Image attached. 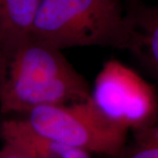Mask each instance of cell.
Masks as SVG:
<instances>
[{"label": "cell", "mask_w": 158, "mask_h": 158, "mask_svg": "<svg viewBox=\"0 0 158 158\" xmlns=\"http://www.w3.org/2000/svg\"><path fill=\"white\" fill-rule=\"evenodd\" d=\"M90 89L55 48L30 37L0 53V112L26 115L35 108L85 101Z\"/></svg>", "instance_id": "6da1fadb"}, {"label": "cell", "mask_w": 158, "mask_h": 158, "mask_svg": "<svg viewBox=\"0 0 158 158\" xmlns=\"http://www.w3.org/2000/svg\"><path fill=\"white\" fill-rule=\"evenodd\" d=\"M128 24L118 0H41L31 37L59 50L126 48Z\"/></svg>", "instance_id": "7a4b0ae2"}, {"label": "cell", "mask_w": 158, "mask_h": 158, "mask_svg": "<svg viewBox=\"0 0 158 158\" xmlns=\"http://www.w3.org/2000/svg\"><path fill=\"white\" fill-rule=\"evenodd\" d=\"M41 135L91 154L116 158L128 132L113 124L88 100L35 108L25 115Z\"/></svg>", "instance_id": "3957f363"}, {"label": "cell", "mask_w": 158, "mask_h": 158, "mask_svg": "<svg viewBox=\"0 0 158 158\" xmlns=\"http://www.w3.org/2000/svg\"><path fill=\"white\" fill-rule=\"evenodd\" d=\"M90 99L106 118L128 133L158 117L156 87L117 60L107 61L102 66Z\"/></svg>", "instance_id": "277c9868"}, {"label": "cell", "mask_w": 158, "mask_h": 158, "mask_svg": "<svg viewBox=\"0 0 158 158\" xmlns=\"http://www.w3.org/2000/svg\"><path fill=\"white\" fill-rule=\"evenodd\" d=\"M2 142L31 158H91L90 153L51 140L35 132L24 118H8L0 124Z\"/></svg>", "instance_id": "5b68a950"}, {"label": "cell", "mask_w": 158, "mask_h": 158, "mask_svg": "<svg viewBox=\"0 0 158 158\" xmlns=\"http://www.w3.org/2000/svg\"><path fill=\"white\" fill-rule=\"evenodd\" d=\"M126 16L129 32L126 49L137 57L158 85V5L137 6Z\"/></svg>", "instance_id": "8992f818"}, {"label": "cell", "mask_w": 158, "mask_h": 158, "mask_svg": "<svg viewBox=\"0 0 158 158\" xmlns=\"http://www.w3.org/2000/svg\"><path fill=\"white\" fill-rule=\"evenodd\" d=\"M41 0H0V53L31 37Z\"/></svg>", "instance_id": "52a82bcc"}, {"label": "cell", "mask_w": 158, "mask_h": 158, "mask_svg": "<svg viewBox=\"0 0 158 158\" xmlns=\"http://www.w3.org/2000/svg\"><path fill=\"white\" fill-rule=\"evenodd\" d=\"M116 158H158V117L151 123L132 131L131 139Z\"/></svg>", "instance_id": "ba28073f"}, {"label": "cell", "mask_w": 158, "mask_h": 158, "mask_svg": "<svg viewBox=\"0 0 158 158\" xmlns=\"http://www.w3.org/2000/svg\"><path fill=\"white\" fill-rule=\"evenodd\" d=\"M0 158H31L27 154L10 144L2 142L0 148Z\"/></svg>", "instance_id": "9c48e42d"}]
</instances>
